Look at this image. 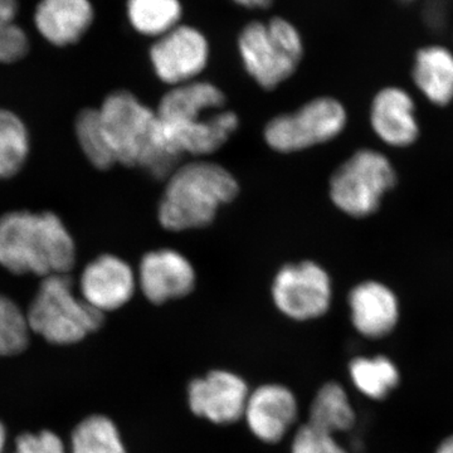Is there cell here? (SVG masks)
<instances>
[{
	"label": "cell",
	"mask_w": 453,
	"mask_h": 453,
	"mask_svg": "<svg viewBox=\"0 0 453 453\" xmlns=\"http://www.w3.org/2000/svg\"><path fill=\"white\" fill-rule=\"evenodd\" d=\"M225 106V94L213 83L192 81L172 88L155 110L170 150L180 159L219 151L240 125L238 116Z\"/></svg>",
	"instance_id": "obj_1"
},
{
	"label": "cell",
	"mask_w": 453,
	"mask_h": 453,
	"mask_svg": "<svg viewBox=\"0 0 453 453\" xmlns=\"http://www.w3.org/2000/svg\"><path fill=\"white\" fill-rule=\"evenodd\" d=\"M76 246L52 211H14L0 217V266L16 275H67Z\"/></svg>",
	"instance_id": "obj_2"
},
{
	"label": "cell",
	"mask_w": 453,
	"mask_h": 453,
	"mask_svg": "<svg viewBox=\"0 0 453 453\" xmlns=\"http://www.w3.org/2000/svg\"><path fill=\"white\" fill-rule=\"evenodd\" d=\"M98 111L116 164L145 170L157 179H168L178 168L180 157L166 145L157 112L135 95L112 92Z\"/></svg>",
	"instance_id": "obj_3"
},
{
	"label": "cell",
	"mask_w": 453,
	"mask_h": 453,
	"mask_svg": "<svg viewBox=\"0 0 453 453\" xmlns=\"http://www.w3.org/2000/svg\"><path fill=\"white\" fill-rule=\"evenodd\" d=\"M238 193L237 179L219 164L204 160L183 164L166 179L157 219L172 232L204 228Z\"/></svg>",
	"instance_id": "obj_4"
},
{
	"label": "cell",
	"mask_w": 453,
	"mask_h": 453,
	"mask_svg": "<svg viewBox=\"0 0 453 453\" xmlns=\"http://www.w3.org/2000/svg\"><path fill=\"white\" fill-rule=\"evenodd\" d=\"M26 319L29 332L57 345L76 344L104 323V314L77 296L67 275L44 277Z\"/></svg>",
	"instance_id": "obj_5"
},
{
	"label": "cell",
	"mask_w": 453,
	"mask_h": 453,
	"mask_svg": "<svg viewBox=\"0 0 453 453\" xmlns=\"http://www.w3.org/2000/svg\"><path fill=\"white\" fill-rule=\"evenodd\" d=\"M238 50L247 73L266 89L290 79L303 56L300 33L280 17L249 23L238 38Z\"/></svg>",
	"instance_id": "obj_6"
},
{
	"label": "cell",
	"mask_w": 453,
	"mask_h": 453,
	"mask_svg": "<svg viewBox=\"0 0 453 453\" xmlns=\"http://www.w3.org/2000/svg\"><path fill=\"white\" fill-rule=\"evenodd\" d=\"M398 184L392 160L374 149H360L334 172L330 199L351 219H366L380 211L381 203Z\"/></svg>",
	"instance_id": "obj_7"
},
{
	"label": "cell",
	"mask_w": 453,
	"mask_h": 453,
	"mask_svg": "<svg viewBox=\"0 0 453 453\" xmlns=\"http://www.w3.org/2000/svg\"><path fill=\"white\" fill-rule=\"evenodd\" d=\"M348 113L340 101L319 97L296 111L282 113L268 121L264 136L279 153H295L332 142L344 131Z\"/></svg>",
	"instance_id": "obj_8"
},
{
	"label": "cell",
	"mask_w": 453,
	"mask_h": 453,
	"mask_svg": "<svg viewBox=\"0 0 453 453\" xmlns=\"http://www.w3.org/2000/svg\"><path fill=\"white\" fill-rule=\"evenodd\" d=\"M273 300L277 310L291 320H315L332 305V279L316 262L286 265L273 279Z\"/></svg>",
	"instance_id": "obj_9"
},
{
	"label": "cell",
	"mask_w": 453,
	"mask_h": 453,
	"mask_svg": "<svg viewBox=\"0 0 453 453\" xmlns=\"http://www.w3.org/2000/svg\"><path fill=\"white\" fill-rule=\"evenodd\" d=\"M210 58L207 38L198 29L177 26L157 38L150 49V59L160 81L177 88L195 81Z\"/></svg>",
	"instance_id": "obj_10"
},
{
	"label": "cell",
	"mask_w": 453,
	"mask_h": 453,
	"mask_svg": "<svg viewBox=\"0 0 453 453\" xmlns=\"http://www.w3.org/2000/svg\"><path fill=\"white\" fill-rule=\"evenodd\" d=\"M249 395L247 381L228 371H211L188 387L190 411L216 425H232L243 418Z\"/></svg>",
	"instance_id": "obj_11"
},
{
	"label": "cell",
	"mask_w": 453,
	"mask_h": 453,
	"mask_svg": "<svg viewBox=\"0 0 453 453\" xmlns=\"http://www.w3.org/2000/svg\"><path fill=\"white\" fill-rule=\"evenodd\" d=\"M138 279L133 268L115 255L98 256L89 262L80 279L81 297L91 308L105 314L127 305L135 294Z\"/></svg>",
	"instance_id": "obj_12"
},
{
	"label": "cell",
	"mask_w": 453,
	"mask_h": 453,
	"mask_svg": "<svg viewBox=\"0 0 453 453\" xmlns=\"http://www.w3.org/2000/svg\"><path fill=\"white\" fill-rule=\"evenodd\" d=\"M299 416L294 392L282 384L268 383L250 392L243 418L253 436L275 445L292 428Z\"/></svg>",
	"instance_id": "obj_13"
},
{
	"label": "cell",
	"mask_w": 453,
	"mask_h": 453,
	"mask_svg": "<svg viewBox=\"0 0 453 453\" xmlns=\"http://www.w3.org/2000/svg\"><path fill=\"white\" fill-rule=\"evenodd\" d=\"M196 280V270L189 259L175 250L146 253L140 262V288L155 305L186 297L195 290Z\"/></svg>",
	"instance_id": "obj_14"
},
{
	"label": "cell",
	"mask_w": 453,
	"mask_h": 453,
	"mask_svg": "<svg viewBox=\"0 0 453 453\" xmlns=\"http://www.w3.org/2000/svg\"><path fill=\"white\" fill-rule=\"evenodd\" d=\"M369 121L375 135L389 148H411L421 136L416 103L399 86H387L375 94Z\"/></svg>",
	"instance_id": "obj_15"
},
{
	"label": "cell",
	"mask_w": 453,
	"mask_h": 453,
	"mask_svg": "<svg viewBox=\"0 0 453 453\" xmlns=\"http://www.w3.org/2000/svg\"><path fill=\"white\" fill-rule=\"evenodd\" d=\"M94 20L91 0H38L33 11L35 31L59 49L79 43Z\"/></svg>",
	"instance_id": "obj_16"
},
{
	"label": "cell",
	"mask_w": 453,
	"mask_h": 453,
	"mask_svg": "<svg viewBox=\"0 0 453 453\" xmlns=\"http://www.w3.org/2000/svg\"><path fill=\"white\" fill-rule=\"evenodd\" d=\"M351 323L369 339H380L395 330L399 320V300L386 283L369 280L357 283L349 294Z\"/></svg>",
	"instance_id": "obj_17"
},
{
	"label": "cell",
	"mask_w": 453,
	"mask_h": 453,
	"mask_svg": "<svg viewBox=\"0 0 453 453\" xmlns=\"http://www.w3.org/2000/svg\"><path fill=\"white\" fill-rule=\"evenodd\" d=\"M411 77L429 104L447 107L453 103V49L434 42L414 50Z\"/></svg>",
	"instance_id": "obj_18"
},
{
	"label": "cell",
	"mask_w": 453,
	"mask_h": 453,
	"mask_svg": "<svg viewBox=\"0 0 453 453\" xmlns=\"http://www.w3.org/2000/svg\"><path fill=\"white\" fill-rule=\"evenodd\" d=\"M308 423L333 434L353 427L356 412L347 390L336 381L324 384L310 405Z\"/></svg>",
	"instance_id": "obj_19"
},
{
	"label": "cell",
	"mask_w": 453,
	"mask_h": 453,
	"mask_svg": "<svg viewBox=\"0 0 453 453\" xmlns=\"http://www.w3.org/2000/svg\"><path fill=\"white\" fill-rule=\"evenodd\" d=\"M179 0H127V14L131 27L140 35L162 37L180 20Z\"/></svg>",
	"instance_id": "obj_20"
},
{
	"label": "cell",
	"mask_w": 453,
	"mask_h": 453,
	"mask_svg": "<svg viewBox=\"0 0 453 453\" xmlns=\"http://www.w3.org/2000/svg\"><path fill=\"white\" fill-rule=\"evenodd\" d=\"M351 381L360 393L371 399L386 398L399 384V372L386 357H360L349 365Z\"/></svg>",
	"instance_id": "obj_21"
},
{
	"label": "cell",
	"mask_w": 453,
	"mask_h": 453,
	"mask_svg": "<svg viewBox=\"0 0 453 453\" xmlns=\"http://www.w3.org/2000/svg\"><path fill=\"white\" fill-rule=\"evenodd\" d=\"M73 453H127L115 423L106 416L95 414L73 429Z\"/></svg>",
	"instance_id": "obj_22"
},
{
	"label": "cell",
	"mask_w": 453,
	"mask_h": 453,
	"mask_svg": "<svg viewBox=\"0 0 453 453\" xmlns=\"http://www.w3.org/2000/svg\"><path fill=\"white\" fill-rule=\"evenodd\" d=\"M29 154V134L16 113L0 109V179L16 175Z\"/></svg>",
	"instance_id": "obj_23"
},
{
	"label": "cell",
	"mask_w": 453,
	"mask_h": 453,
	"mask_svg": "<svg viewBox=\"0 0 453 453\" xmlns=\"http://www.w3.org/2000/svg\"><path fill=\"white\" fill-rule=\"evenodd\" d=\"M74 131L82 153L95 168L107 170L115 165V157L107 144L98 109L91 107L80 111L74 122Z\"/></svg>",
	"instance_id": "obj_24"
},
{
	"label": "cell",
	"mask_w": 453,
	"mask_h": 453,
	"mask_svg": "<svg viewBox=\"0 0 453 453\" xmlns=\"http://www.w3.org/2000/svg\"><path fill=\"white\" fill-rule=\"evenodd\" d=\"M19 11V0H0V64L20 61L31 50L26 29L17 22Z\"/></svg>",
	"instance_id": "obj_25"
},
{
	"label": "cell",
	"mask_w": 453,
	"mask_h": 453,
	"mask_svg": "<svg viewBox=\"0 0 453 453\" xmlns=\"http://www.w3.org/2000/svg\"><path fill=\"white\" fill-rule=\"evenodd\" d=\"M29 327L26 312L4 295H0V356L22 353L29 342Z\"/></svg>",
	"instance_id": "obj_26"
},
{
	"label": "cell",
	"mask_w": 453,
	"mask_h": 453,
	"mask_svg": "<svg viewBox=\"0 0 453 453\" xmlns=\"http://www.w3.org/2000/svg\"><path fill=\"white\" fill-rule=\"evenodd\" d=\"M291 453H348L333 434L306 422L295 434Z\"/></svg>",
	"instance_id": "obj_27"
},
{
	"label": "cell",
	"mask_w": 453,
	"mask_h": 453,
	"mask_svg": "<svg viewBox=\"0 0 453 453\" xmlns=\"http://www.w3.org/2000/svg\"><path fill=\"white\" fill-rule=\"evenodd\" d=\"M14 453H67L65 443L55 432L41 431L17 438Z\"/></svg>",
	"instance_id": "obj_28"
},
{
	"label": "cell",
	"mask_w": 453,
	"mask_h": 453,
	"mask_svg": "<svg viewBox=\"0 0 453 453\" xmlns=\"http://www.w3.org/2000/svg\"><path fill=\"white\" fill-rule=\"evenodd\" d=\"M237 4L242 5V7L250 9H266L270 8L273 4L275 0H234Z\"/></svg>",
	"instance_id": "obj_29"
},
{
	"label": "cell",
	"mask_w": 453,
	"mask_h": 453,
	"mask_svg": "<svg viewBox=\"0 0 453 453\" xmlns=\"http://www.w3.org/2000/svg\"><path fill=\"white\" fill-rule=\"evenodd\" d=\"M436 453H453V436L442 441L438 446Z\"/></svg>",
	"instance_id": "obj_30"
},
{
	"label": "cell",
	"mask_w": 453,
	"mask_h": 453,
	"mask_svg": "<svg viewBox=\"0 0 453 453\" xmlns=\"http://www.w3.org/2000/svg\"><path fill=\"white\" fill-rule=\"evenodd\" d=\"M5 442H7V431H5L3 423L0 422V453L4 451Z\"/></svg>",
	"instance_id": "obj_31"
},
{
	"label": "cell",
	"mask_w": 453,
	"mask_h": 453,
	"mask_svg": "<svg viewBox=\"0 0 453 453\" xmlns=\"http://www.w3.org/2000/svg\"><path fill=\"white\" fill-rule=\"evenodd\" d=\"M398 2L403 5H412L414 3L419 2V0H398Z\"/></svg>",
	"instance_id": "obj_32"
}]
</instances>
